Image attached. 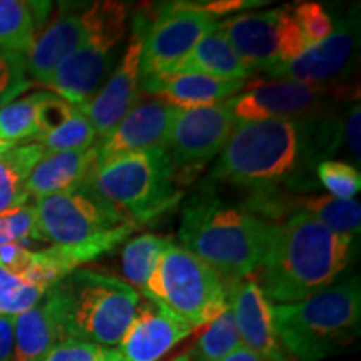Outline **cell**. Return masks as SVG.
<instances>
[{
    "label": "cell",
    "instance_id": "cell-40",
    "mask_svg": "<svg viewBox=\"0 0 361 361\" xmlns=\"http://www.w3.org/2000/svg\"><path fill=\"white\" fill-rule=\"evenodd\" d=\"M219 361H266L258 356L256 353H252L251 350H247L246 346H239L234 351H231L229 355H226L224 358H221Z\"/></svg>",
    "mask_w": 361,
    "mask_h": 361
},
{
    "label": "cell",
    "instance_id": "cell-35",
    "mask_svg": "<svg viewBox=\"0 0 361 361\" xmlns=\"http://www.w3.org/2000/svg\"><path fill=\"white\" fill-rule=\"evenodd\" d=\"M298 24L301 27L306 44L314 45L326 39L333 30V19L326 8L318 2H295L291 4Z\"/></svg>",
    "mask_w": 361,
    "mask_h": 361
},
{
    "label": "cell",
    "instance_id": "cell-20",
    "mask_svg": "<svg viewBox=\"0 0 361 361\" xmlns=\"http://www.w3.org/2000/svg\"><path fill=\"white\" fill-rule=\"evenodd\" d=\"M245 87V80L218 79L196 72H159L141 79L142 94L178 109H194L228 101Z\"/></svg>",
    "mask_w": 361,
    "mask_h": 361
},
{
    "label": "cell",
    "instance_id": "cell-21",
    "mask_svg": "<svg viewBox=\"0 0 361 361\" xmlns=\"http://www.w3.org/2000/svg\"><path fill=\"white\" fill-rule=\"evenodd\" d=\"M96 168L97 146L82 151L45 152L30 171L27 194L39 200L52 194L78 191L89 184Z\"/></svg>",
    "mask_w": 361,
    "mask_h": 361
},
{
    "label": "cell",
    "instance_id": "cell-17",
    "mask_svg": "<svg viewBox=\"0 0 361 361\" xmlns=\"http://www.w3.org/2000/svg\"><path fill=\"white\" fill-rule=\"evenodd\" d=\"M178 107L147 99L137 101L112 133L97 141V166L151 149H166Z\"/></svg>",
    "mask_w": 361,
    "mask_h": 361
},
{
    "label": "cell",
    "instance_id": "cell-34",
    "mask_svg": "<svg viewBox=\"0 0 361 361\" xmlns=\"http://www.w3.org/2000/svg\"><path fill=\"white\" fill-rule=\"evenodd\" d=\"M27 78L25 56L13 52H0V109L17 99L30 87Z\"/></svg>",
    "mask_w": 361,
    "mask_h": 361
},
{
    "label": "cell",
    "instance_id": "cell-32",
    "mask_svg": "<svg viewBox=\"0 0 361 361\" xmlns=\"http://www.w3.org/2000/svg\"><path fill=\"white\" fill-rule=\"evenodd\" d=\"M316 176L329 196L338 200H355L361 189V173L355 164L324 159L316 164Z\"/></svg>",
    "mask_w": 361,
    "mask_h": 361
},
{
    "label": "cell",
    "instance_id": "cell-5",
    "mask_svg": "<svg viewBox=\"0 0 361 361\" xmlns=\"http://www.w3.org/2000/svg\"><path fill=\"white\" fill-rule=\"evenodd\" d=\"M274 329L283 350L300 361L335 356L360 335V276L335 283L303 301L273 305Z\"/></svg>",
    "mask_w": 361,
    "mask_h": 361
},
{
    "label": "cell",
    "instance_id": "cell-26",
    "mask_svg": "<svg viewBox=\"0 0 361 361\" xmlns=\"http://www.w3.org/2000/svg\"><path fill=\"white\" fill-rule=\"evenodd\" d=\"M296 213H306L333 233L355 238L361 228V206L356 200H338L329 194H308L295 200Z\"/></svg>",
    "mask_w": 361,
    "mask_h": 361
},
{
    "label": "cell",
    "instance_id": "cell-11",
    "mask_svg": "<svg viewBox=\"0 0 361 361\" xmlns=\"http://www.w3.org/2000/svg\"><path fill=\"white\" fill-rule=\"evenodd\" d=\"M340 84L313 85L276 79L243 89L231 97L236 124L264 119L316 121L333 102L343 97Z\"/></svg>",
    "mask_w": 361,
    "mask_h": 361
},
{
    "label": "cell",
    "instance_id": "cell-30",
    "mask_svg": "<svg viewBox=\"0 0 361 361\" xmlns=\"http://www.w3.org/2000/svg\"><path fill=\"white\" fill-rule=\"evenodd\" d=\"M241 346L236 322L229 305L214 322L207 324L194 348L196 361H219Z\"/></svg>",
    "mask_w": 361,
    "mask_h": 361
},
{
    "label": "cell",
    "instance_id": "cell-8",
    "mask_svg": "<svg viewBox=\"0 0 361 361\" xmlns=\"http://www.w3.org/2000/svg\"><path fill=\"white\" fill-rule=\"evenodd\" d=\"M87 35L62 62L49 84L56 96L80 107L97 94L116 67L117 51L128 32L129 6L117 0L89 4L82 11Z\"/></svg>",
    "mask_w": 361,
    "mask_h": 361
},
{
    "label": "cell",
    "instance_id": "cell-16",
    "mask_svg": "<svg viewBox=\"0 0 361 361\" xmlns=\"http://www.w3.org/2000/svg\"><path fill=\"white\" fill-rule=\"evenodd\" d=\"M194 329L156 301H139L133 322L116 348H106L104 361H157Z\"/></svg>",
    "mask_w": 361,
    "mask_h": 361
},
{
    "label": "cell",
    "instance_id": "cell-15",
    "mask_svg": "<svg viewBox=\"0 0 361 361\" xmlns=\"http://www.w3.org/2000/svg\"><path fill=\"white\" fill-rule=\"evenodd\" d=\"M360 47V20L348 16L333 24L331 34L310 45L288 64L266 72L271 80L286 79L313 85H331L353 69Z\"/></svg>",
    "mask_w": 361,
    "mask_h": 361
},
{
    "label": "cell",
    "instance_id": "cell-41",
    "mask_svg": "<svg viewBox=\"0 0 361 361\" xmlns=\"http://www.w3.org/2000/svg\"><path fill=\"white\" fill-rule=\"evenodd\" d=\"M11 147H13L12 144H8V142H6V141H2V139H0V154H2V152H6V151H8V149Z\"/></svg>",
    "mask_w": 361,
    "mask_h": 361
},
{
    "label": "cell",
    "instance_id": "cell-4",
    "mask_svg": "<svg viewBox=\"0 0 361 361\" xmlns=\"http://www.w3.org/2000/svg\"><path fill=\"white\" fill-rule=\"evenodd\" d=\"M42 241L78 269L106 255L139 229V224L85 184L78 191L35 200Z\"/></svg>",
    "mask_w": 361,
    "mask_h": 361
},
{
    "label": "cell",
    "instance_id": "cell-6",
    "mask_svg": "<svg viewBox=\"0 0 361 361\" xmlns=\"http://www.w3.org/2000/svg\"><path fill=\"white\" fill-rule=\"evenodd\" d=\"M66 340L116 348L133 322L141 295L124 279L78 268L51 288Z\"/></svg>",
    "mask_w": 361,
    "mask_h": 361
},
{
    "label": "cell",
    "instance_id": "cell-9",
    "mask_svg": "<svg viewBox=\"0 0 361 361\" xmlns=\"http://www.w3.org/2000/svg\"><path fill=\"white\" fill-rule=\"evenodd\" d=\"M142 298L164 306L196 331L226 310L228 281L186 247L171 243L147 279Z\"/></svg>",
    "mask_w": 361,
    "mask_h": 361
},
{
    "label": "cell",
    "instance_id": "cell-14",
    "mask_svg": "<svg viewBox=\"0 0 361 361\" xmlns=\"http://www.w3.org/2000/svg\"><path fill=\"white\" fill-rule=\"evenodd\" d=\"M236 128L231 99L211 106L179 109L176 114L166 151L178 171L201 169L223 151Z\"/></svg>",
    "mask_w": 361,
    "mask_h": 361
},
{
    "label": "cell",
    "instance_id": "cell-23",
    "mask_svg": "<svg viewBox=\"0 0 361 361\" xmlns=\"http://www.w3.org/2000/svg\"><path fill=\"white\" fill-rule=\"evenodd\" d=\"M64 340L61 310L49 290L34 308L16 316L12 361H42L54 346Z\"/></svg>",
    "mask_w": 361,
    "mask_h": 361
},
{
    "label": "cell",
    "instance_id": "cell-1",
    "mask_svg": "<svg viewBox=\"0 0 361 361\" xmlns=\"http://www.w3.org/2000/svg\"><path fill=\"white\" fill-rule=\"evenodd\" d=\"M340 146V123L264 119L236 124L219 152L211 179L258 194L290 183L314 157Z\"/></svg>",
    "mask_w": 361,
    "mask_h": 361
},
{
    "label": "cell",
    "instance_id": "cell-24",
    "mask_svg": "<svg viewBox=\"0 0 361 361\" xmlns=\"http://www.w3.org/2000/svg\"><path fill=\"white\" fill-rule=\"evenodd\" d=\"M219 24V22H218ZM164 72H196L218 79L247 80L252 71L236 56L233 47L216 25L180 61Z\"/></svg>",
    "mask_w": 361,
    "mask_h": 361
},
{
    "label": "cell",
    "instance_id": "cell-7",
    "mask_svg": "<svg viewBox=\"0 0 361 361\" xmlns=\"http://www.w3.org/2000/svg\"><path fill=\"white\" fill-rule=\"evenodd\" d=\"M166 149H151L99 164L89 184L99 196L141 226L178 204L183 194Z\"/></svg>",
    "mask_w": 361,
    "mask_h": 361
},
{
    "label": "cell",
    "instance_id": "cell-37",
    "mask_svg": "<svg viewBox=\"0 0 361 361\" xmlns=\"http://www.w3.org/2000/svg\"><path fill=\"white\" fill-rule=\"evenodd\" d=\"M106 348L92 343L64 340L45 355L42 361H104Z\"/></svg>",
    "mask_w": 361,
    "mask_h": 361
},
{
    "label": "cell",
    "instance_id": "cell-29",
    "mask_svg": "<svg viewBox=\"0 0 361 361\" xmlns=\"http://www.w3.org/2000/svg\"><path fill=\"white\" fill-rule=\"evenodd\" d=\"M45 92L17 97L0 109V139L12 146L27 142L39 134L37 107Z\"/></svg>",
    "mask_w": 361,
    "mask_h": 361
},
{
    "label": "cell",
    "instance_id": "cell-38",
    "mask_svg": "<svg viewBox=\"0 0 361 361\" xmlns=\"http://www.w3.org/2000/svg\"><path fill=\"white\" fill-rule=\"evenodd\" d=\"M341 142L348 147L351 159L356 162V168H360L361 161V111L360 102L353 104L345 117L340 121Z\"/></svg>",
    "mask_w": 361,
    "mask_h": 361
},
{
    "label": "cell",
    "instance_id": "cell-42",
    "mask_svg": "<svg viewBox=\"0 0 361 361\" xmlns=\"http://www.w3.org/2000/svg\"><path fill=\"white\" fill-rule=\"evenodd\" d=\"M174 361H189V356L188 355H183V356H180V358L174 360Z\"/></svg>",
    "mask_w": 361,
    "mask_h": 361
},
{
    "label": "cell",
    "instance_id": "cell-13",
    "mask_svg": "<svg viewBox=\"0 0 361 361\" xmlns=\"http://www.w3.org/2000/svg\"><path fill=\"white\" fill-rule=\"evenodd\" d=\"M149 24V16L137 13L133 22V34L128 47L123 52L114 71L97 90V94L78 107L85 119L89 121L97 139H104L121 123V119L135 106L141 96V62L144 51V39Z\"/></svg>",
    "mask_w": 361,
    "mask_h": 361
},
{
    "label": "cell",
    "instance_id": "cell-25",
    "mask_svg": "<svg viewBox=\"0 0 361 361\" xmlns=\"http://www.w3.org/2000/svg\"><path fill=\"white\" fill-rule=\"evenodd\" d=\"M44 154V147L37 142L19 144L0 154V214L29 201L27 179Z\"/></svg>",
    "mask_w": 361,
    "mask_h": 361
},
{
    "label": "cell",
    "instance_id": "cell-31",
    "mask_svg": "<svg viewBox=\"0 0 361 361\" xmlns=\"http://www.w3.org/2000/svg\"><path fill=\"white\" fill-rule=\"evenodd\" d=\"M34 141L44 147L45 152L82 151L96 146L97 134L92 126L78 109L64 124L49 133L39 134Z\"/></svg>",
    "mask_w": 361,
    "mask_h": 361
},
{
    "label": "cell",
    "instance_id": "cell-22",
    "mask_svg": "<svg viewBox=\"0 0 361 361\" xmlns=\"http://www.w3.org/2000/svg\"><path fill=\"white\" fill-rule=\"evenodd\" d=\"M87 35L84 13H67L54 20L39 37H35L32 47L27 52V74L35 82L49 87L56 71L62 62L78 51Z\"/></svg>",
    "mask_w": 361,
    "mask_h": 361
},
{
    "label": "cell",
    "instance_id": "cell-27",
    "mask_svg": "<svg viewBox=\"0 0 361 361\" xmlns=\"http://www.w3.org/2000/svg\"><path fill=\"white\" fill-rule=\"evenodd\" d=\"M44 4L0 0V52L27 56L35 40L37 11Z\"/></svg>",
    "mask_w": 361,
    "mask_h": 361
},
{
    "label": "cell",
    "instance_id": "cell-19",
    "mask_svg": "<svg viewBox=\"0 0 361 361\" xmlns=\"http://www.w3.org/2000/svg\"><path fill=\"white\" fill-rule=\"evenodd\" d=\"M72 266L52 247L32 251L30 263L17 271L0 264V316H19L34 308Z\"/></svg>",
    "mask_w": 361,
    "mask_h": 361
},
{
    "label": "cell",
    "instance_id": "cell-39",
    "mask_svg": "<svg viewBox=\"0 0 361 361\" xmlns=\"http://www.w3.org/2000/svg\"><path fill=\"white\" fill-rule=\"evenodd\" d=\"M16 316H0V361H12Z\"/></svg>",
    "mask_w": 361,
    "mask_h": 361
},
{
    "label": "cell",
    "instance_id": "cell-28",
    "mask_svg": "<svg viewBox=\"0 0 361 361\" xmlns=\"http://www.w3.org/2000/svg\"><path fill=\"white\" fill-rule=\"evenodd\" d=\"M173 239L159 236V234H141L133 239H128L121 255V268L128 284L141 295L146 288L147 279L154 273L161 255L168 250Z\"/></svg>",
    "mask_w": 361,
    "mask_h": 361
},
{
    "label": "cell",
    "instance_id": "cell-12",
    "mask_svg": "<svg viewBox=\"0 0 361 361\" xmlns=\"http://www.w3.org/2000/svg\"><path fill=\"white\" fill-rule=\"evenodd\" d=\"M218 19L200 11L194 2H174L157 7L149 16L141 71L159 74L180 61L200 40L218 25Z\"/></svg>",
    "mask_w": 361,
    "mask_h": 361
},
{
    "label": "cell",
    "instance_id": "cell-10",
    "mask_svg": "<svg viewBox=\"0 0 361 361\" xmlns=\"http://www.w3.org/2000/svg\"><path fill=\"white\" fill-rule=\"evenodd\" d=\"M218 25L233 51L252 74L256 71L266 74L288 64L308 49L291 4L229 17Z\"/></svg>",
    "mask_w": 361,
    "mask_h": 361
},
{
    "label": "cell",
    "instance_id": "cell-33",
    "mask_svg": "<svg viewBox=\"0 0 361 361\" xmlns=\"http://www.w3.org/2000/svg\"><path fill=\"white\" fill-rule=\"evenodd\" d=\"M42 241L34 204H24L0 214V247L24 245L27 241Z\"/></svg>",
    "mask_w": 361,
    "mask_h": 361
},
{
    "label": "cell",
    "instance_id": "cell-2",
    "mask_svg": "<svg viewBox=\"0 0 361 361\" xmlns=\"http://www.w3.org/2000/svg\"><path fill=\"white\" fill-rule=\"evenodd\" d=\"M351 250L353 238L333 233L300 211L274 224L256 283L271 305L298 303L335 284Z\"/></svg>",
    "mask_w": 361,
    "mask_h": 361
},
{
    "label": "cell",
    "instance_id": "cell-3",
    "mask_svg": "<svg viewBox=\"0 0 361 361\" xmlns=\"http://www.w3.org/2000/svg\"><path fill=\"white\" fill-rule=\"evenodd\" d=\"M273 229L274 223L228 204L206 188L183 206L179 238L189 252L228 281H236L258 273Z\"/></svg>",
    "mask_w": 361,
    "mask_h": 361
},
{
    "label": "cell",
    "instance_id": "cell-36",
    "mask_svg": "<svg viewBox=\"0 0 361 361\" xmlns=\"http://www.w3.org/2000/svg\"><path fill=\"white\" fill-rule=\"evenodd\" d=\"M75 111H78V107L72 106L71 102L64 101V99L56 96V94L45 92L42 101L39 102L37 107L39 134L57 129L59 126L64 124L67 119H71ZM37 135H35V137H37Z\"/></svg>",
    "mask_w": 361,
    "mask_h": 361
},
{
    "label": "cell",
    "instance_id": "cell-18",
    "mask_svg": "<svg viewBox=\"0 0 361 361\" xmlns=\"http://www.w3.org/2000/svg\"><path fill=\"white\" fill-rule=\"evenodd\" d=\"M228 305L243 346L266 361H290L274 329L273 305L255 278L228 281Z\"/></svg>",
    "mask_w": 361,
    "mask_h": 361
}]
</instances>
